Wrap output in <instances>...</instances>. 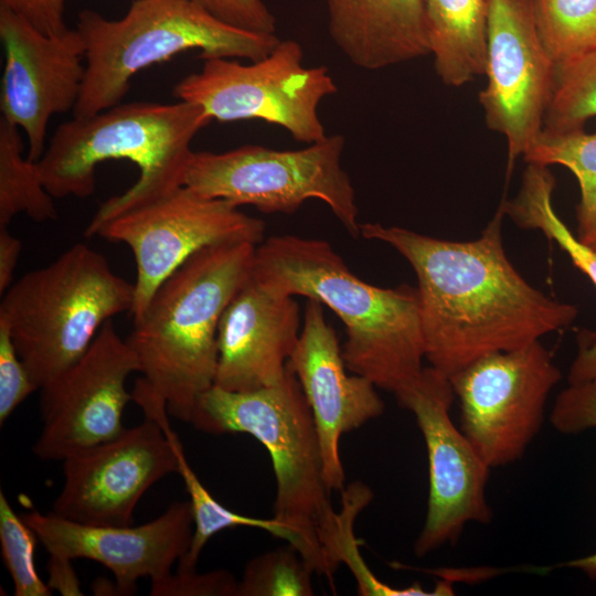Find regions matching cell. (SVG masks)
Returning a JSON list of instances; mask_svg holds the SVG:
<instances>
[{
	"instance_id": "cell-1",
	"label": "cell",
	"mask_w": 596,
	"mask_h": 596,
	"mask_svg": "<svg viewBox=\"0 0 596 596\" xmlns=\"http://www.w3.org/2000/svg\"><path fill=\"white\" fill-rule=\"evenodd\" d=\"M498 209L481 235L439 240L360 223V236L393 247L417 277L425 359L450 376L477 359L528 345L573 323L576 306L531 286L509 260Z\"/></svg>"
},
{
	"instance_id": "cell-2",
	"label": "cell",
	"mask_w": 596,
	"mask_h": 596,
	"mask_svg": "<svg viewBox=\"0 0 596 596\" xmlns=\"http://www.w3.org/2000/svg\"><path fill=\"white\" fill-rule=\"evenodd\" d=\"M207 434H248L268 451L276 480L275 518L316 574L333 582L355 552L353 523L373 493L361 482L343 489L342 509L330 501L313 417L294 371L253 391L213 385L195 404L190 423Z\"/></svg>"
},
{
	"instance_id": "cell-3",
	"label": "cell",
	"mask_w": 596,
	"mask_h": 596,
	"mask_svg": "<svg viewBox=\"0 0 596 596\" xmlns=\"http://www.w3.org/2000/svg\"><path fill=\"white\" fill-rule=\"evenodd\" d=\"M252 276L289 296L317 299L343 322L345 366L396 395L425 359L417 288L370 285L326 241L275 235L256 246Z\"/></svg>"
},
{
	"instance_id": "cell-4",
	"label": "cell",
	"mask_w": 596,
	"mask_h": 596,
	"mask_svg": "<svg viewBox=\"0 0 596 596\" xmlns=\"http://www.w3.org/2000/svg\"><path fill=\"white\" fill-rule=\"evenodd\" d=\"M255 244L205 247L175 269L156 290L126 338L141 376L132 401L164 405L190 423L199 396L214 385L221 317L251 276Z\"/></svg>"
},
{
	"instance_id": "cell-5",
	"label": "cell",
	"mask_w": 596,
	"mask_h": 596,
	"mask_svg": "<svg viewBox=\"0 0 596 596\" xmlns=\"http://www.w3.org/2000/svg\"><path fill=\"white\" fill-rule=\"evenodd\" d=\"M211 121L201 106L184 100L118 104L61 124L38 168L53 198H87L99 163L125 159L138 167V180L100 204L84 233L89 238L113 217L183 185L191 142Z\"/></svg>"
},
{
	"instance_id": "cell-6",
	"label": "cell",
	"mask_w": 596,
	"mask_h": 596,
	"mask_svg": "<svg viewBox=\"0 0 596 596\" xmlns=\"http://www.w3.org/2000/svg\"><path fill=\"white\" fill-rule=\"evenodd\" d=\"M76 30L86 46V73L74 118L120 104L138 72L181 52L199 50L204 61H258L280 41L275 34L228 25L195 0H135L118 20L85 9Z\"/></svg>"
},
{
	"instance_id": "cell-7",
	"label": "cell",
	"mask_w": 596,
	"mask_h": 596,
	"mask_svg": "<svg viewBox=\"0 0 596 596\" xmlns=\"http://www.w3.org/2000/svg\"><path fill=\"white\" fill-rule=\"evenodd\" d=\"M135 285L77 243L1 295L0 318L38 389L77 362L104 323L132 311Z\"/></svg>"
},
{
	"instance_id": "cell-8",
	"label": "cell",
	"mask_w": 596,
	"mask_h": 596,
	"mask_svg": "<svg viewBox=\"0 0 596 596\" xmlns=\"http://www.w3.org/2000/svg\"><path fill=\"white\" fill-rule=\"evenodd\" d=\"M344 137L324 139L298 150L244 145L224 152L192 151L183 185L235 206L264 213H292L307 200L326 203L344 228L360 236L355 191L341 158Z\"/></svg>"
},
{
	"instance_id": "cell-9",
	"label": "cell",
	"mask_w": 596,
	"mask_h": 596,
	"mask_svg": "<svg viewBox=\"0 0 596 596\" xmlns=\"http://www.w3.org/2000/svg\"><path fill=\"white\" fill-rule=\"evenodd\" d=\"M302 57L297 41L280 40L268 55L249 64L205 60L172 95L201 106L212 120H263L280 126L296 141L315 143L327 137L318 107L338 88L326 66L307 67Z\"/></svg>"
},
{
	"instance_id": "cell-10",
	"label": "cell",
	"mask_w": 596,
	"mask_h": 596,
	"mask_svg": "<svg viewBox=\"0 0 596 596\" xmlns=\"http://www.w3.org/2000/svg\"><path fill=\"white\" fill-rule=\"evenodd\" d=\"M561 377L540 340L483 355L449 376L459 401L460 430L491 469L522 458Z\"/></svg>"
},
{
	"instance_id": "cell-11",
	"label": "cell",
	"mask_w": 596,
	"mask_h": 596,
	"mask_svg": "<svg viewBox=\"0 0 596 596\" xmlns=\"http://www.w3.org/2000/svg\"><path fill=\"white\" fill-rule=\"evenodd\" d=\"M264 234L262 220L181 185L113 217L95 236L123 243L132 252L137 272L131 313L136 319L158 287L196 252L234 242L258 245Z\"/></svg>"
},
{
	"instance_id": "cell-12",
	"label": "cell",
	"mask_w": 596,
	"mask_h": 596,
	"mask_svg": "<svg viewBox=\"0 0 596 596\" xmlns=\"http://www.w3.org/2000/svg\"><path fill=\"white\" fill-rule=\"evenodd\" d=\"M395 397L415 416L427 451V513L414 543L422 557L456 543L468 523L491 521L487 499L491 468L451 421L455 393L448 376L429 365Z\"/></svg>"
},
{
	"instance_id": "cell-13",
	"label": "cell",
	"mask_w": 596,
	"mask_h": 596,
	"mask_svg": "<svg viewBox=\"0 0 596 596\" xmlns=\"http://www.w3.org/2000/svg\"><path fill=\"white\" fill-rule=\"evenodd\" d=\"M134 351L104 323L85 354L40 387L42 429L33 446L41 460H65L119 436L123 414L132 395L126 380L139 372Z\"/></svg>"
},
{
	"instance_id": "cell-14",
	"label": "cell",
	"mask_w": 596,
	"mask_h": 596,
	"mask_svg": "<svg viewBox=\"0 0 596 596\" xmlns=\"http://www.w3.org/2000/svg\"><path fill=\"white\" fill-rule=\"evenodd\" d=\"M554 68L532 0H487L488 81L479 102L488 127L507 139L508 173L543 129Z\"/></svg>"
},
{
	"instance_id": "cell-15",
	"label": "cell",
	"mask_w": 596,
	"mask_h": 596,
	"mask_svg": "<svg viewBox=\"0 0 596 596\" xmlns=\"http://www.w3.org/2000/svg\"><path fill=\"white\" fill-rule=\"evenodd\" d=\"M178 471L175 449L153 419L63 460L64 481L52 512L94 525H132L141 497Z\"/></svg>"
},
{
	"instance_id": "cell-16",
	"label": "cell",
	"mask_w": 596,
	"mask_h": 596,
	"mask_svg": "<svg viewBox=\"0 0 596 596\" xmlns=\"http://www.w3.org/2000/svg\"><path fill=\"white\" fill-rule=\"evenodd\" d=\"M3 49L0 109L25 132L29 160L45 151L50 119L73 111L86 73V46L76 29L46 35L9 8L0 6Z\"/></svg>"
},
{
	"instance_id": "cell-17",
	"label": "cell",
	"mask_w": 596,
	"mask_h": 596,
	"mask_svg": "<svg viewBox=\"0 0 596 596\" xmlns=\"http://www.w3.org/2000/svg\"><path fill=\"white\" fill-rule=\"evenodd\" d=\"M21 517L49 554L87 558L108 568L120 595L134 594L139 578L152 583L172 573L193 534L189 501L172 502L161 515L138 526L79 523L52 511L30 510Z\"/></svg>"
},
{
	"instance_id": "cell-18",
	"label": "cell",
	"mask_w": 596,
	"mask_h": 596,
	"mask_svg": "<svg viewBox=\"0 0 596 596\" xmlns=\"http://www.w3.org/2000/svg\"><path fill=\"white\" fill-rule=\"evenodd\" d=\"M309 404L318 434L328 489L343 491L342 435L381 416L384 402L369 379L347 373L334 329L323 305L308 299L297 345L288 361Z\"/></svg>"
},
{
	"instance_id": "cell-19",
	"label": "cell",
	"mask_w": 596,
	"mask_h": 596,
	"mask_svg": "<svg viewBox=\"0 0 596 596\" xmlns=\"http://www.w3.org/2000/svg\"><path fill=\"white\" fill-rule=\"evenodd\" d=\"M300 324L294 296L272 290L251 273L220 320L214 385L253 391L280 382L297 345Z\"/></svg>"
},
{
	"instance_id": "cell-20",
	"label": "cell",
	"mask_w": 596,
	"mask_h": 596,
	"mask_svg": "<svg viewBox=\"0 0 596 596\" xmlns=\"http://www.w3.org/2000/svg\"><path fill=\"white\" fill-rule=\"evenodd\" d=\"M329 34L356 67L375 71L429 54L424 0H326Z\"/></svg>"
},
{
	"instance_id": "cell-21",
	"label": "cell",
	"mask_w": 596,
	"mask_h": 596,
	"mask_svg": "<svg viewBox=\"0 0 596 596\" xmlns=\"http://www.w3.org/2000/svg\"><path fill=\"white\" fill-rule=\"evenodd\" d=\"M555 178L547 166L528 163L522 184L512 200H503L500 207L520 228L539 230L567 253L573 264L596 287V252L574 236L558 217L552 204ZM596 379V340L579 341V349L568 371V383Z\"/></svg>"
},
{
	"instance_id": "cell-22",
	"label": "cell",
	"mask_w": 596,
	"mask_h": 596,
	"mask_svg": "<svg viewBox=\"0 0 596 596\" xmlns=\"http://www.w3.org/2000/svg\"><path fill=\"white\" fill-rule=\"evenodd\" d=\"M429 54L447 86L485 75L487 0H424Z\"/></svg>"
},
{
	"instance_id": "cell-23",
	"label": "cell",
	"mask_w": 596,
	"mask_h": 596,
	"mask_svg": "<svg viewBox=\"0 0 596 596\" xmlns=\"http://www.w3.org/2000/svg\"><path fill=\"white\" fill-rule=\"evenodd\" d=\"M169 414L156 418L163 432L171 439L178 458V471L189 494L193 515V534L189 550L178 562L179 571L195 570L196 563L210 539L227 529L237 526L256 528L292 544V534L275 518L259 519L240 514L220 503L203 486L185 457L182 444L170 426Z\"/></svg>"
},
{
	"instance_id": "cell-24",
	"label": "cell",
	"mask_w": 596,
	"mask_h": 596,
	"mask_svg": "<svg viewBox=\"0 0 596 596\" xmlns=\"http://www.w3.org/2000/svg\"><path fill=\"white\" fill-rule=\"evenodd\" d=\"M24 213L35 222L57 217L53 196L43 184L38 163L23 156L20 128L0 118V227Z\"/></svg>"
},
{
	"instance_id": "cell-25",
	"label": "cell",
	"mask_w": 596,
	"mask_h": 596,
	"mask_svg": "<svg viewBox=\"0 0 596 596\" xmlns=\"http://www.w3.org/2000/svg\"><path fill=\"white\" fill-rule=\"evenodd\" d=\"M523 157L528 163L561 164L570 169L581 192L577 236L596 230V134H586L584 129L565 132L542 129Z\"/></svg>"
},
{
	"instance_id": "cell-26",
	"label": "cell",
	"mask_w": 596,
	"mask_h": 596,
	"mask_svg": "<svg viewBox=\"0 0 596 596\" xmlns=\"http://www.w3.org/2000/svg\"><path fill=\"white\" fill-rule=\"evenodd\" d=\"M596 116V51L555 64L543 129L565 132L584 129Z\"/></svg>"
},
{
	"instance_id": "cell-27",
	"label": "cell",
	"mask_w": 596,
	"mask_h": 596,
	"mask_svg": "<svg viewBox=\"0 0 596 596\" xmlns=\"http://www.w3.org/2000/svg\"><path fill=\"white\" fill-rule=\"evenodd\" d=\"M540 38L553 62L596 51V0H532Z\"/></svg>"
},
{
	"instance_id": "cell-28",
	"label": "cell",
	"mask_w": 596,
	"mask_h": 596,
	"mask_svg": "<svg viewBox=\"0 0 596 596\" xmlns=\"http://www.w3.org/2000/svg\"><path fill=\"white\" fill-rule=\"evenodd\" d=\"M312 567L288 543L253 557L238 581L237 596H311Z\"/></svg>"
},
{
	"instance_id": "cell-29",
	"label": "cell",
	"mask_w": 596,
	"mask_h": 596,
	"mask_svg": "<svg viewBox=\"0 0 596 596\" xmlns=\"http://www.w3.org/2000/svg\"><path fill=\"white\" fill-rule=\"evenodd\" d=\"M38 541L35 532L21 514L12 509L3 491H0L1 555L11 576L15 596L52 595V589L35 568L34 552Z\"/></svg>"
},
{
	"instance_id": "cell-30",
	"label": "cell",
	"mask_w": 596,
	"mask_h": 596,
	"mask_svg": "<svg viewBox=\"0 0 596 596\" xmlns=\"http://www.w3.org/2000/svg\"><path fill=\"white\" fill-rule=\"evenodd\" d=\"M32 381L13 343L7 322L0 318V423L1 425L33 392Z\"/></svg>"
},
{
	"instance_id": "cell-31",
	"label": "cell",
	"mask_w": 596,
	"mask_h": 596,
	"mask_svg": "<svg viewBox=\"0 0 596 596\" xmlns=\"http://www.w3.org/2000/svg\"><path fill=\"white\" fill-rule=\"evenodd\" d=\"M550 422L553 428L565 435L596 428V379L568 383L555 398Z\"/></svg>"
},
{
	"instance_id": "cell-32",
	"label": "cell",
	"mask_w": 596,
	"mask_h": 596,
	"mask_svg": "<svg viewBox=\"0 0 596 596\" xmlns=\"http://www.w3.org/2000/svg\"><path fill=\"white\" fill-rule=\"evenodd\" d=\"M238 581L227 571L170 573L151 583V596H237Z\"/></svg>"
},
{
	"instance_id": "cell-33",
	"label": "cell",
	"mask_w": 596,
	"mask_h": 596,
	"mask_svg": "<svg viewBox=\"0 0 596 596\" xmlns=\"http://www.w3.org/2000/svg\"><path fill=\"white\" fill-rule=\"evenodd\" d=\"M222 22L255 33L275 34L276 19L263 0H195Z\"/></svg>"
},
{
	"instance_id": "cell-34",
	"label": "cell",
	"mask_w": 596,
	"mask_h": 596,
	"mask_svg": "<svg viewBox=\"0 0 596 596\" xmlns=\"http://www.w3.org/2000/svg\"><path fill=\"white\" fill-rule=\"evenodd\" d=\"M46 35H62L68 29L64 22L65 0H0Z\"/></svg>"
},
{
	"instance_id": "cell-35",
	"label": "cell",
	"mask_w": 596,
	"mask_h": 596,
	"mask_svg": "<svg viewBox=\"0 0 596 596\" xmlns=\"http://www.w3.org/2000/svg\"><path fill=\"white\" fill-rule=\"evenodd\" d=\"M47 572L49 581L46 584L52 590H56L63 596H82L84 594L72 560L49 554Z\"/></svg>"
},
{
	"instance_id": "cell-36",
	"label": "cell",
	"mask_w": 596,
	"mask_h": 596,
	"mask_svg": "<svg viewBox=\"0 0 596 596\" xmlns=\"http://www.w3.org/2000/svg\"><path fill=\"white\" fill-rule=\"evenodd\" d=\"M21 249V241L13 236L8 227H0V295L13 284Z\"/></svg>"
},
{
	"instance_id": "cell-37",
	"label": "cell",
	"mask_w": 596,
	"mask_h": 596,
	"mask_svg": "<svg viewBox=\"0 0 596 596\" xmlns=\"http://www.w3.org/2000/svg\"><path fill=\"white\" fill-rule=\"evenodd\" d=\"M565 566L583 571L590 579H596V553L570 561Z\"/></svg>"
},
{
	"instance_id": "cell-38",
	"label": "cell",
	"mask_w": 596,
	"mask_h": 596,
	"mask_svg": "<svg viewBox=\"0 0 596 596\" xmlns=\"http://www.w3.org/2000/svg\"><path fill=\"white\" fill-rule=\"evenodd\" d=\"M93 592L98 595H120L119 588L115 583H110L106 578H98L92 584Z\"/></svg>"
},
{
	"instance_id": "cell-39",
	"label": "cell",
	"mask_w": 596,
	"mask_h": 596,
	"mask_svg": "<svg viewBox=\"0 0 596 596\" xmlns=\"http://www.w3.org/2000/svg\"><path fill=\"white\" fill-rule=\"evenodd\" d=\"M578 238L596 252V230Z\"/></svg>"
}]
</instances>
